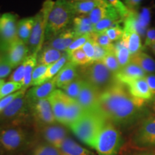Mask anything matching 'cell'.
Returning a JSON list of instances; mask_svg holds the SVG:
<instances>
[{
  "mask_svg": "<svg viewBox=\"0 0 155 155\" xmlns=\"http://www.w3.org/2000/svg\"><path fill=\"white\" fill-rule=\"evenodd\" d=\"M124 86L119 82L100 95L98 111L114 124L133 122L140 116L144 103L131 96Z\"/></svg>",
  "mask_w": 155,
  "mask_h": 155,
  "instance_id": "6da1fadb",
  "label": "cell"
},
{
  "mask_svg": "<svg viewBox=\"0 0 155 155\" xmlns=\"http://www.w3.org/2000/svg\"><path fill=\"white\" fill-rule=\"evenodd\" d=\"M38 139L34 124H9L0 126L2 155L25 154Z\"/></svg>",
  "mask_w": 155,
  "mask_h": 155,
  "instance_id": "7a4b0ae2",
  "label": "cell"
},
{
  "mask_svg": "<svg viewBox=\"0 0 155 155\" xmlns=\"http://www.w3.org/2000/svg\"><path fill=\"white\" fill-rule=\"evenodd\" d=\"M107 121L99 111H86L69 128L79 140L95 150L97 138Z\"/></svg>",
  "mask_w": 155,
  "mask_h": 155,
  "instance_id": "3957f363",
  "label": "cell"
},
{
  "mask_svg": "<svg viewBox=\"0 0 155 155\" xmlns=\"http://www.w3.org/2000/svg\"><path fill=\"white\" fill-rule=\"evenodd\" d=\"M78 75L83 81L95 87L101 94L119 83L102 61H95L78 68Z\"/></svg>",
  "mask_w": 155,
  "mask_h": 155,
  "instance_id": "277c9868",
  "label": "cell"
},
{
  "mask_svg": "<svg viewBox=\"0 0 155 155\" xmlns=\"http://www.w3.org/2000/svg\"><path fill=\"white\" fill-rule=\"evenodd\" d=\"M72 1L56 0L50 12L48 19L45 38L48 40L67 29V26L75 17Z\"/></svg>",
  "mask_w": 155,
  "mask_h": 155,
  "instance_id": "5b68a950",
  "label": "cell"
},
{
  "mask_svg": "<svg viewBox=\"0 0 155 155\" xmlns=\"http://www.w3.org/2000/svg\"><path fill=\"white\" fill-rule=\"evenodd\" d=\"M27 90L15 98L0 113V126L9 124H34Z\"/></svg>",
  "mask_w": 155,
  "mask_h": 155,
  "instance_id": "8992f818",
  "label": "cell"
},
{
  "mask_svg": "<svg viewBox=\"0 0 155 155\" xmlns=\"http://www.w3.org/2000/svg\"><path fill=\"white\" fill-rule=\"evenodd\" d=\"M53 0H45L40 12L35 15V22L31 35L28 43L29 55L38 54L43 47L45 38L46 28L50 12L53 7Z\"/></svg>",
  "mask_w": 155,
  "mask_h": 155,
  "instance_id": "52a82bcc",
  "label": "cell"
},
{
  "mask_svg": "<svg viewBox=\"0 0 155 155\" xmlns=\"http://www.w3.org/2000/svg\"><path fill=\"white\" fill-rule=\"evenodd\" d=\"M122 145V137L119 129L107 121L97 138L95 150L98 155H118Z\"/></svg>",
  "mask_w": 155,
  "mask_h": 155,
  "instance_id": "ba28073f",
  "label": "cell"
},
{
  "mask_svg": "<svg viewBox=\"0 0 155 155\" xmlns=\"http://www.w3.org/2000/svg\"><path fill=\"white\" fill-rule=\"evenodd\" d=\"M30 106L35 129L43 126L57 123L48 98L30 101Z\"/></svg>",
  "mask_w": 155,
  "mask_h": 155,
  "instance_id": "9c48e42d",
  "label": "cell"
},
{
  "mask_svg": "<svg viewBox=\"0 0 155 155\" xmlns=\"http://www.w3.org/2000/svg\"><path fill=\"white\" fill-rule=\"evenodd\" d=\"M17 17L12 13L0 16V49L7 51L17 40Z\"/></svg>",
  "mask_w": 155,
  "mask_h": 155,
  "instance_id": "30bf717a",
  "label": "cell"
},
{
  "mask_svg": "<svg viewBox=\"0 0 155 155\" xmlns=\"http://www.w3.org/2000/svg\"><path fill=\"white\" fill-rule=\"evenodd\" d=\"M35 131L39 139L59 149L65 139L69 137L66 127L58 122L38 128Z\"/></svg>",
  "mask_w": 155,
  "mask_h": 155,
  "instance_id": "8fae6325",
  "label": "cell"
},
{
  "mask_svg": "<svg viewBox=\"0 0 155 155\" xmlns=\"http://www.w3.org/2000/svg\"><path fill=\"white\" fill-rule=\"evenodd\" d=\"M101 93L90 83L83 82L77 101L86 111H98Z\"/></svg>",
  "mask_w": 155,
  "mask_h": 155,
  "instance_id": "7c38bea8",
  "label": "cell"
},
{
  "mask_svg": "<svg viewBox=\"0 0 155 155\" xmlns=\"http://www.w3.org/2000/svg\"><path fill=\"white\" fill-rule=\"evenodd\" d=\"M69 98L70 97L61 90H55L48 97L56 121L63 125Z\"/></svg>",
  "mask_w": 155,
  "mask_h": 155,
  "instance_id": "4fadbf2b",
  "label": "cell"
},
{
  "mask_svg": "<svg viewBox=\"0 0 155 155\" xmlns=\"http://www.w3.org/2000/svg\"><path fill=\"white\" fill-rule=\"evenodd\" d=\"M135 141L141 146H155V117L143 122L136 135Z\"/></svg>",
  "mask_w": 155,
  "mask_h": 155,
  "instance_id": "5bb4252c",
  "label": "cell"
},
{
  "mask_svg": "<svg viewBox=\"0 0 155 155\" xmlns=\"http://www.w3.org/2000/svg\"><path fill=\"white\" fill-rule=\"evenodd\" d=\"M7 58L12 68L19 66L29 55L28 45L17 40L9 46L7 50Z\"/></svg>",
  "mask_w": 155,
  "mask_h": 155,
  "instance_id": "9a60e30c",
  "label": "cell"
},
{
  "mask_svg": "<svg viewBox=\"0 0 155 155\" xmlns=\"http://www.w3.org/2000/svg\"><path fill=\"white\" fill-rule=\"evenodd\" d=\"M146 74L147 73L139 65L131 61L128 65L121 68L119 72L116 73V78L118 82L126 86L134 80L144 78Z\"/></svg>",
  "mask_w": 155,
  "mask_h": 155,
  "instance_id": "2e32d148",
  "label": "cell"
},
{
  "mask_svg": "<svg viewBox=\"0 0 155 155\" xmlns=\"http://www.w3.org/2000/svg\"><path fill=\"white\" fill-rule=\"evenodd\" d=\"M126 86L129 94L136 99L144 102L153 98V95L144 78L134 80Z\"/></svg>",
  "mask_w": 155,
  "mask_h": 155,
  "instance_id": "e0dca14e",
  "label": "cell"
},
{
  "mask_svg": "<svg viewBox=\"0 0 155 155\" xmlns=\"http://www.w3.org/2000/svg\"><path fill=\"white\" fill-rule=\"evenodd\" d=\"M76 38L73 29L67 28L58 34L53 38L48 40L45 45L65 53Z\"/></svg>",
  "mask_w": 155,
  "mask_h": 155,
  "instance_id": "ac0fdd59",
  "label": "cell"
},
{
  "mask_svg": "<svg viewBox=\"0 0 155 155\" xmlns=\"http://www.w3.org/2000/svg\"><path fill=\"white\" fill-rule=\"evenodd\" d=\"M78 76V67L72 62L68 61L64 65L55 78L58 88L63 89L70 83Z\"/></svg>",
  "mask_w": 155,
  "mask_h": 155,
  "instance_id": "d6986e66",
  "label": "cell"
},
{
  "mask_svg": "<svg viewBox=\"0 0 155 155\" xmlns=\"http://www.w3.org/2000/svg\"><path fill=\"white\" fill-rule=\"evenodd\" d=\"M56 87V81L54 77L44 83L34 87L27 92V96L31 102L47 98L52 94V93L55 91Z\"/></svg>",
  "mask_w": 155,
  "mask_h": 155,
  "instance_id": "ffe728a7",
  "label": "cell"
},
{
  "mask_svg": "<svg viewBox=\"0 0 155 155\" xmlns=\"http://www.w3.org/2000/svg\"><path fill=\"white\" fill-rule=\"evenodd\" d=\"M86 111L76 100L70 98L65 110L63 125L70 127Z\"/></svg>",
  "mask_w": 155,
  "mask_h": 155,
  "instance_id": "44dd1931",
  "label": "cell"
},
{
  "mask_svg": "<svg viewBox=\"0 0 155 155\" xmlns=\"http://www.w3.org/2000/svg\"><path fill=\"white\" fill-rule=\"evenodd\" d=\"M25 154L28 155H63L59 148L48 144L38 137Z\"/></svg>",
  "mask_w": 155,
  "mask_h": 155,
  "instance_id": "7402d4cb",
  "label": "cell"
},
{
  "mask_svg": "<svg viewBox=\"0 0 155 155\" xmlns=\"http://www.w3.org/2000/svg\"><path fill=\"white\" fill-rule=\"evenodd\" d=\"M94 25L88 15H79L73 19V30L76 37L90 35L94 32Z\"/></svg>",
  "mask_w": 155,
  "mask_h": 155,
  "instance_id": "603a6c76",
  "label": "cell"
},
{
  "mask_svg": "<svg viewBox=\"0 0 155 155\" xmlns=\"http://www.w3.org/2000/svg\"><path fill=\"white\" fill-rule=\"evenodd\" d=\"M124 40L127 42L128 49L131 56L142 52L141 36L132 29H124Z\"/></svg>",
  "mask_w": 155,
  "mask_h": 155,
  "instance_id": "cb8c5ba5",
  "label": "cell"
},
{
  "mask_svg": "<svg viewBox=\"0 0 155 155\" xmlns=\"http://www.w3.org/2000/svg\"><path fill=\"white\" fill-rule=\"evenodd\" d=\"M60 150L65 155H94L92 152L78 144L70 137L65 139Z\"/></svg>",
  "mask_w": 155,
  "mask_h": 155,
  "instance_id": "d4e9b609",
  "label": "cell"
},
{
  "mask_svg": "<svg viewBox=\"0 0 155 155\" xmlns=\"http://www.w3.org/2000/svg\"><path fill=\"white\" fill-rule=\"evenodd\" d=\"M64 54L65 53L63 52L49 47V46L45 45V47L42 48L38 53V64H42V65L49 66L61 59Z\"/></svg>",
  "mask_w": 155,
  "mask_h": 155,
  "instance_id": "484cf974",
  "label": "cell"
},
{
  "mask_svg": "<svg viewBox=\"0 0 155 155\" xmlns=\"http://www.w3.org/2000/svg\"><path fill=\"white\" fill-rule=\"evenodd\" d=\"M122 19L118 14L117 11L114 9V7H112L108 14L94 25V32L100 33V32H105L108 28H111L117 23H120Z\"/></svg>",
  "mask_w": 155,
  "mask_h": 155,
  "instance_id": "4316f807",
  "label": "cell"
},
{
  "mask_svg": "<svg viewBox=\"0 0 155 155\" xmlns=\"http://www.w3.org/2000/svg\"><path fill=\"white\" fill-rule=\"evenodd\" d=\"M107 0H87L73 2V9L75 16L88 15L96 7L101 5Z\"/></svg>",
  "mask_w": 155,
  "mask_h": 155,
  "instance_id": "83f0119b",
  "label": "cell"
},
{
  "mask_svg": "<svg viewBox=\"0 0 155 155\" xmlns=\"http://www.w3.org/2000/svg\"><path fill=\"white\" fill-rule=\"evenodd\" d=\"M25 65V73L22 81V89L27 90L32 86V76L34 69L38 63V54H31L25 58L23 62Z\"/></svg>",
  "mask_w": 155,
  "mask_h": 155,
  "instance_id": "f1b7e54d",
  "label": "cell"
},
{
  "mask_svg": "<svg viewBox=\"0 0 155 155\" xmlns=\"http://www.w3.org/2000/svg\"><path fill=\"white\" fill-rule=\"evenodd\" d=\"M35 22V17L22 19L17 22V39L28 45Z\"/></svg>",
  "mask_w": 155,
  "mask_h": 155,
  "instance_id": "f546056e",
  "label": "cell"
},
{
  "mask_svg": "<svg viewBox=\"0 0 155 155\" xmlns=\"http://www.w3.org/2000/svg\"><path fill=\"white\" fill-rule=\"evenodd\" d=\"M131 61L139 65L147 74H155V61L144 52L131 56Z\"/></svg>",
  "mask_w": 155,
  "mask_h": 155,
  "instance_id": "4dcf8cb0",
  "label": "cell"
},
{
  "mask_svg": "<svg viewBox=\"0 0 155 155\" xmlns=\"http://www.w3.org/2000/svg\"><path fill=\"white\" fill-rule=\"evenodd\" d=\"M114 52L121 68L126 66L131 62V55L128 49L127 42L123 38L116 41L114 44Z\"/></svg>",
  "mask_w": 155,
  "mask_h": 155,
  "instance_id": "1f68e13d",
  "label": "cell"
},
{
  "mask_svg": "<svg viewBox=\"0 0 155 155\" xmlns=\"http://www.w3.org/2000/svg\"><path fill=\"white\" fill-rule=\"evenodd\" d=\"M69 61V58L68 53L65 52V54L62 56V58L60 60H58L57 62H55V63L52 64L48 66L47 71L45 73L43 76L42 77V78L40 79V81L38 82V85L44 83L46 81L50 80L53 78H54L55 75H57L58 73L61 71V70L63 68L64 65L66 64Z\"/></svg>",
  "mask_w": 155,
  "mask_h": 155,
  "instance_id": "d6a6232c",
  "label": "cell"
},
{
  "mask_svg": "<svg viewBox=\"0 0 155 155\" xmlns=\"http://www.w3.org/2000/svg\"><path fill=\"white\" fill-rule=\"evenodd\" d=\"M112 7H112V6L110 5L109 2H108V0L106 2L102 4L101 5L96 7V8L88 15L89 18H90L93 25H95L99 22V21L101 20L102 19H104V17L108 14V12L111 10Z\"/></svg>",
  "mask_w": 155,
  "mask_h": 155,
  "instance_id": "836d02e7",
  "label": "cell"
},
{
  "mask_svg": "<svg viewBox=\"0 0 155 155\" xmlns=\"http://www.w3.org/2000/svg\"><path fill=\"white\" fill-rule=\"evenodd\" d=\"M83 82H84V81L78 75L74 81L70 83L63 89V92L70 98L77 100L78 97L81 93V88H82Z\"/></svg>",
  "mask_w": 155,
  "mask_h": 155,
  "instance_id": "e575fe53",
  "label": "cell"
},
{
  "mask_svg": "<svg viewBox=\"0 0 155 155\" xmlns=\"http://www.w3.org/2000/svg\"><path fill=\"white\" fill-rule=\"evenodd\" d=\"M90 36L91 38L96 44L100 45L101 47L105 48V49L109 50V51L114 50V44L113 43V42L110 40L105 32H100V33L93 32V33L90 35Z\"/></svg>",
  "mask_w": 155,
  "mask_h": 155,
  "instance_id": "d590c367",
  "label": "cell"
},
{
  "mask_svg": "<svg viewBox=\"0 0 155 155\" xmlns=\"http://www.w3.org/2000/svg\"><path fill=\"white\" fill-rule=\"evenodd\" d=\"M67 53L68 55L69 61L77 65L83 66V65H88V64L92 63L90 61V59L87 57V55L82 48L75 50L74 51Z\"/></svg>",
  "mask_w": 155,
  "mask_h": 155,
  "instance_id": "8d00e7d4",
  "label": "cell"
},
{
  "mask_svg": "<svg viewBox=\"0 0 155 155\" xmlns=\"http://www.w3.org/2000/svg\"><path fill=\"white\" fill-rule=\"evenodd\" d=\"M102 62L108 70H110L112 73L115 74L119 72V70L121 69V66H120L114 50L108 52L106 57L103 59Z\"/></svg>",
  "mask_w": 155,
  "mask_h": 155,
  "instance_id": "74e56055",
  "label": "cell"
},
{
  "mask_svg": "<svg viewBox=\"0 0 155 155\" xmlns=\"http://www.w3.org/2000/svg\"><path fill=\"white\" fill-rule=\"evenodd\" d=\"M22 89V85L21 83L12 82V81L5 83L2 86H0V99L19 91Z\"/></svg>",
  "mask_w": 155,
  "mask_h": 155,
  "instance_id": "f35d334b",
  "label": "cell"
},
{
  "mask_svg": "<svg viewBox=\"0 0 155 155\" xmlns=\"http://www.w3.org/2000/svg\"><path fill=\"white\" fill-rule=\"evenodd\" d=\"M119 24L120 23H117L105 31L106 34L112 42H116L123 38L124 28H122Z\"/></svg>",
  "mask_w": 155,
  "mask_h": 155,
  "instance_id": "ab89813d",
  "label": "cell"
},
{
  "mask_svg": "<svg viewBox=\"0 0 155 155\" xmlns=\"http://www.w3.org/2000/svg\"><path fill=\"white\" fill-rule=\"evenodd\" d=\"M108 2L117 11L118 14L119 15L122 20H124L129 15L130 10L126 7L121 0H108Z\"/></svg>",
  "mask_w": 155,
  "mask_h": 155,
  "instance_id": "60d3db41",
  "label": "cell"
},
{
  "mask_svg": "<svg viewBox=\"0 0 155 155\" xmlns=\"http://www.w3.org/2000/svg\"><path fill=\"white\" fill-rule=\"evenodd\" d=\"M48 66L42 64H38L37 65L35 68L34 69L32 76V86H38V82L40 81L42 77L43 76L45 73L47 71Z\"/></svg>",
  "mask_w": 155,
  "mask_h": 155,
  "instance_id": "b9f144b4",
  "label": "cell"
},
{
  "mask_svg": "<svg viewBox=\"0 0 155 155\" xmlns=\"http://www.w3.org/2000/svg\"><path fill=\"white\" fill-rule=\"evenodd\" d=\"M12 68L6 55H0V78L7 77L10 73Z\"/></svg>",
  "mask_w": 155,
  "mask_h": 155,
  "instance_id": "7bdbcfd3",
  "label": "cell"
},
{
  "mask_svg": "<svg viewBox=\"0 0 155 155\" xmlns=\"http://www.w3.org/2000/svg\"><path fill=\"white\" fill-rule=\"evenodd\" d=\"M90 35H86L77 37L74 40V41L72 42V44L71 45L68 49L66 53H71V52L74 51L75 50L82 48L83 46L90 39Z\"/></svg>",
  "mask_w": 155,
  "mask_h": 155,
  "instance_id": "ee69618b",
  "label": "cell"
},
{
  "mask_svg": "<svg viewBox=\"0 0 155 155\" xmlns=\"http://www.w3.org/2000/svg\"><path fill=\"white\" fill-rule=\"evenodd\" d=\"M94 41L91 38L86 42V43L82 47V49L83 51L85 52L86 55H87L90 61L91 62H94V56H95V45H94Z\"/></svg>",
  "mask_w": 155,
  "mask_h": 155,
  "instance_id": "f6af8a7d",
  "label": "cell"
},
{
  "mask_svg": "<svg viewBox=\"0 0 155 155\" xmlns=\"http://www.w3.org/2000/svg\"><path fill=\"white\" fill-rule=\"evenodd\" d=\"M25 73V65L24 63H22L19 67L17 68V69L13 72L12 74L11 75L9 80L12 82L21 83L23 80V77H24Z\"/></svg>",
  "mask_w": 155,
  "mask_h": 155,
  "instance_id": "bcb514c9",
  "label": "cell"
},
{
  "mask_svg": "<svg viewBox=\"0 0 155 155\" xmlns=\"http://www.w3.org/2000/svg\"><path fill=\"white\" fill-rule=\"evenodd\" d=\"M23 90H24V89H22V90L19 91L14 93V94L11 95H9V96L6 97H4L3 98L0 99V113H1V112L9 104L15 99V98H16L23 91Z\"/></svg>",
  "mask_w": 155,
  "mask_h": 155,
  "instance_id": "7dc6e473",
  "label": "cell"
},
{
  "mask_svg": "<svg viewBox=\"0 0 155 155\" xmlns=\"http://www.w3.org/2000/svg\"><path fill=\"white\" fill-rule=\"evenodd\" d=\"M95 45V56L94 62L95 61H102L103 59L106 57L109 50H107L105 48L101 47L98 44L94 42Z\"/></svg>",
  "mask_w": 155,
  "mask_h": 155,
  "instance_id": "c3c4849f",
  "label": "cell"
},
{
  "mask_svg": "<svg viewBox=\"0 0 155 155\" xmlns=\"http://www.w3.org/2000/svg\"><path fill=\"white\" fill-rule=\"evenodd\" d=\"M154 45H155V29L150 28L147 30L145 35L144 46L150 48Z\"/></svg>",
  "mask_w": 155,
  "mask_h": 155,
  "instance_id": "681fc988",
  "label": "cell"
},
{
  "mask_svg": "<svg viewBox=\"0 0 155 155\" xmlns=\"http://www.w3.org/2000/svg\"><path fill=\"white\" fill-rule=\"evenodd\" d=\"M144 78L150 87L153 97L155 96V74H146Z\"/></svg>",
  "mask_w": 155,
  "mask_h": 155,
  "instance_id": "f907efd6",
  "label": "cell"
},
{
  "mask_svg": "<svg viewBox=\"0 0 155 155\" xmlns=\"http://www.w3.org/2000/svg\"><path fill=\"white\" fill-rule=\"evenodd\" d=\"M143 0H123V3L129 10H136Z\"/></svg>",
  "mask_w": 155,
  "mask_h": 155,
  "instance_id": "816d5d0a",
  "label": "cell"
},
{
  "mask_svg": "<svg viewBox=\"0 0 155 155\" xmlns=\"http://www.w3.org/2000/svg\"><path fill=\"white\" fill-rule=\"evenodd\" d=\"M136 155H155V154H154V153L146 152V153H141V154H137Z\"/></svg>",
  "mask_w": 155,
  "mask_h": 155,
  "instance_id": "f5cc1de1",
  "label": "cell"
},
{
  "mask_svg": "<svg viewBox=\"0 0 155 155\" xmlns=\"http://www.w3.org/2000/svg\"><path fill=\"white\" fill-rule=\"evenodd\" d=\"M150 49H151V50H152V53H154V55H155V45L152 46V47H151V48H150Z\"/></svg>",
  "mask_w": 155,
  "mask_h": 155,
  "instance_id": "db71d44e",
  "label": "cell"
},
{
  "mask_svg": "<svg viewBox=\"0 0 155 155\" xmlns=\"http://www.w3.org/2000/svg\"><path fill=\"white\" fill-rule=\"evenodd\" d=\"M5 83V81L2 80V79L0 78V86H2Z\"/></svg>",
  "mask_w": 155,
  "mask_h": 155,
  "instance_id": "11a10c76",
  "label": "cell"
},
{
  "mask_svg": "<svg viewBox=\"0 0 155 155\" xmlns=\"http://www.w3.org/2000/svg\"><path fill=\"white\" fill-rule=\"evenodd\" d=\"M75 1H85V0H75Z\"/></svg>",
  "mask_w": 155,
  "mask_h": 155,
  "instance_id": "9f6ffc18",
  "label": "cell"
},
{
  "mask_svg": "<svg viewBox=\"0 0 155 155\" xmlns=\"http://www.w3.org/2000/svg\"><path fill=\"white\" fill-rule=\"evenodd\" d=\"M19 155H28V154H19Z\"/></svg>",
  "mask_w": 155,
  "mask_h": 155,
  "instance_id": "6f0895ef",
  "label": "cell"
},
{
  "mask_svg": "<svg viewBox=\"0 0 155 155\" xmlns=\"http://www.w3.org/2000/svg\"><path fill=\"white\" fill-rule=\"evenodd\" d=\"M0 155H2V154H1V150H0Z\"/></svg>",
  "mask_w": 155,
  "mask_h": 155,
  "instance_id": "680465c9",
  "label": "cell"
},
{
  "mask_svg": "<svg viewBox=\"0 0 155 155\" xmlns=\"http://www.w3.org/2000/svg\"><path fill=\"white\" fill-rule=\"evenodd\" d=\"M63 155H65V154H63Z\"/></svg>",
  "mask_w": 155,
  "mask_h": 155,
  "instance_id": "91938a15",
  "label": "cell"
}]
</instances>
